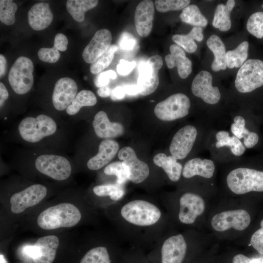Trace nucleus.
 Returning <instances> with one entry per match:
<instances>
[{"label": "nucleus", "instance_id": "58836bf2", "mask_svg": "<svg viewBox=\"0 0 263 263\" xmlns=\"http://www.w3.org/2000/svg\"><path fill=\"white\" fill-rule=\"evenodd\" d=\"M17 4L10 0H0V20L6 25H13L16 20Z\"/></svg>", "mask_w": 263, "mask_h": 263}, {"label": "nucleus", "instance_id": "393cba45", "mask_svg": "<svg viewBox=\"0 0 263 263\" xmlns=\"http://www.w3.org/2000/svg\"><path fill=\"white\" fill-rule=\"evenodd\" d=\"M53 19V13L48 3H36L28 11V23L35 31L46 29L50 25Z\"/></svg>", "mask_w": 263, "mask_h": 263}, {"label": "nucleus", "instance_id": "4468645a", "mask_svg": "<svg viewBox=\"0 0 263 263\" xmlns=\"http://www.w3.org/2000/svg\"><path fill=\"white\" fill-rule=\"evenodd\" d=\"M249 213L242 209L224 211L215 215L211 224L216 231L223 232L233 228L242 231L246 228L250 224Z\"/></svg>", "mask_w": 263, "mask_h": 263}, {"label": "nucleus", "instance_id": "2f4dec72", "mask_svg": "<svg viewBox=\"0 0 263 263\" xmlns=\"http://www.w3.org/2000/svg\"><path fill=\"white\" fill-rule=\"evenodd\" d=\"M98 3L97 0H69L66 2V8L75 21L82 22L86 12L95 7Z\"/></svg>", "mask_w": 263, "mask_h": 263}, {"label": "nucleus", "instance_id": "4d7b16f0", "mask_svg": "<svg viewBox=\"0 0 263 263\" xmlns=\"http://www.w3.org/2000/svg\"><path fill=\"white\" fill-rule=\"evenodd\" d=\"M112 90L107 85L100 87L97 90V93L99 96L102 97L110 96Z\"/></svg>", "mask_w": 263, "mask_h": 263}, {"label": "nucleus", "instance_id": "13d9d810", "mask_svg": "<svg viewBox=\"0 0 263 263\" xmlns=\"http://www.w3.org/2000/svg\"><path fill=\"white\" fill-rule=\"evenodd\" d=\"M7 61L5 56L0 55V77L4 75L6 71Z\"/></svg>", "mask_w": 263, "mask_h": 263}, {"label": "nucleus", "instance_id": "6ab92c4d", "mask_svg": "<svg viewBox=\"0 0 263 263\" xmlns=\"http://www.w3.org/2000/svg\"><path fill=\"white\" fill-rule=\"evenodd\" d=\"M112 36L107 29L97 30L84 49L82 57L87 63L92 64L102 55L111 45Z\"/></svg>", "mask_w": 263, "mask_h": 263}, {"label": "nucleus", "instance_id": "f3484780", "mask_svg": "<svg viewBox=\"0 0 263 263\" xmlns=\"http://www.w3.org/2000/svg\"><path fill=\"white\" fill-rule=\"evenodd\" d=\"M195 127L187 125L179 130L171 141L169 151L177 160L184 159L191 151L197 136Z\"/></svg>", "mask_w": 263, "mask_h": 263}, {"label": "nucleus", "instance_id": "ea45409f", "mask_svg": "<svg viewBox=\"0 0 263 263\" xmlns=\"http://www.w3.org/2000/svg\"><path fill=\"white\" fill-rule=\"evenodd\" d=\"M120 263H150L142 249L131 246L125 249Z\"/></svg>", "mask_w": 263, "mask_h": 263}, {"label": "nucleus", "instance_id": "49530a36", "mask_svg": "<svg viewBox=\"0 0 263 263\" xmlns=\"http://www.w3.org/2000/svg\"><path fill=\"white\" fill-rule=\"evenodd\" d=\"M136 44L135 38L131 34L125 32L121 35L119 40V48L125 51L133 50Z\"/></svg>", "mask_w": 263, "mask_h": 263}, {"label": "nucleus", "instance_id": "412c9836", "mask_svg": "<svg viewBox=\"0 0 263 263\" xmlns=\"http://www.w3.org/2000/svg\"><path fill=\"white\" fill-rule=\"evenodd\" d=\"M154 16L153 2L145 0L136 6L134 13V23L138 35L146 37L150 33Z\"/></svg>", "mask_w": 263, "mask_h": 263}, {"label": "nucleus", "instance_id": "aec40b11", "mask_svg": "<svg viewBox=\"0 0 263 263\" xmlns=\"http://www.w3.org/2000/svg\"><path fill=\"white\" fill-rule=\"evenodd\" d=\"M59 240L55 235H47L39 238L33 245L34 263H52L54 261Z\"/></svg>", "mask_w": 263, "mask_h": 263}, {"label": "nucleus", "instance_id": "f257e3e1", "mask_svg": "<svg viewBox=\"0 0 263 263\" xmlns=\"http://www.w3.org/2000/svg\"><path fill=\"white\" fill-rule=\"evenodd\" d=\"M107 213L121 240L144 250L152 248L166 231L167 217L159 201L151 197L123 199Z\"/></svg>", "mask_w": 263, "mask_h": 263}, {"label": "nucleus", "instance_id": "864d4df0", "mask_svg": "<svg viewBox=\"0 0 263 263\" xmlns=\"http://www.w3.org/2000/svg\"><path fill=\"white\" fill-rule=\"evenodd\" d=\"M9 96L8 92L5 85L0 82V106L1 108Z\"/></svg>", "mask_w": 263, "mask_h": 263}, {"label": "nucleus", "instance_id": "5fc2aeb1", "mask_svg": "<svg viewBox=\"0 0 263 263\" xmlns=\"http://www.w3.org/2000/svg\"><path fill=\"white\" fill-rule=\"evenodd\" d=\"M123 87L126 94L129 95H135L139 93V89L137 84L126 85Z\"/></svg>", "mask_w": 263, "mask_h": 263}, {"label": "nucleus", "instance_id": "6e6d98bb", "mask_svg": "<svg viewBox=\"0 0 263 263\" xmlns=\"http://www.w3.org/2000/svg\"><path fill=\"white\" fill-rule=\"evenodd\" d=\"M232 263H251V259L243 254H239L233 257Z\"/></svg>", "mask_w": 263, "mask_h": 263}, {"label": "nucleus", "instance_id": "a18cd8bd", "mask_svg": "<svg viewBox=\"0 0 263 263\" xmlns=\"http://www.w3.org/2000/svg\"><path fill=\"white\" fill-rule=\"evenodd\" d=\"M261 227L252 235L250 244L259 253L263 254V219L260 223Z\"/></svg>", "mask_w": 263, "mask_h": 263}, {"label": "nucleus", "instance_id": "9b49d317", "mask_svg": "<svg viewBox=\"0 0 263 263\" xmlns=\"http://www.w3.org/2000/svg\"><path fill=\"white\" fill-rule=\"evenodd\" d=\"M162 66V58L157 55L139 64L137 85L141 95H148L156 90L159 85L158 72Z\"/></svg>", "mask_w": 263, "mask_h": 263}, {"label": "nucleus", "instance_id": "423d86ee", "mask_svg": "<svg viewBox=\"0 0 263 263\" xmlns=\"http://www.w3.org/2000/svg\"><path fill=\"white\" fill-rule=\"evenodd\" d=\"M121 239L116 237L89 248L79 263H120L125 249Z\"/></svg>", "mask_w": 263, "mask_h": 263}, {"label": "nucleus", "instance_id": "a878e982", "mask_svg": "<svg viewBox=\"0 0 263 263\" xmlns=\"http://www.w3.org/2000/svg\"><path fill=\"white\" fill-rule=\"evenodd\" d=\"M214 170L215 165L212 160L195 158L186 162L183 168L182 174L184 178L188 179L196 175L210 178L213 176Z\"/></svg>", "mask_w": 263, "mask_h": 263}, {"label": "nucleus", "instance_id": "2eb2a0df", "mask_svg": "<svg viewBox=\"0 0 263 263\" xmlns=\"http://www.w3.org/2000/svg\"><path fill=\"white\" fill-rule=\"evenodd\" d=\"M118 157L127 167L129 181L135 184L145 182L150 175L149 166L138 159L134 150L130 147H125L119 150Z\"/></svg>", "mask_w": 263, "mask_h": 263}, {"label": "nucleus", "instance_id": "e433bc0d", "mask_svg": "<svg viewBox=\"0 0 263 263\" xmlns=\"http://www.w3.org/2000/svg\"><path fill=\"white\" fill-rule=\"evenodd\" d=\"M104 173L107 175L114 176L116 183L125 185L129 180V172L127 167L122 161H116L107 165L104 169Z\"/></svg>", "mask_w": 263, "mask_h": 263}, {"label": "nucleus", "instance_id": "79ce46f5", "mask_svg": "<svg viewBox=\"0 0 263 263\" xmlns=\"http://www.w3.org/2000/svg\"><path fill=\"white\" fill-rule=\"evenodd\" d=\"M189 0H156L154 1L156 10L161 13L183 10L190 3Z\"/></svg>", "mask_w": 263, "mask_h": 263}, {"label": "nucleus", "instance_id": "39448f33", "mask_svg": "<svg viewBox=\"0 0 263 263\" xmlns=\"http://www.w3.org/2000/svg\"><path fill=\"white\" fill-rule=\"evenodd\" d=\"M229 188L236 194L263 191V171L246 168L231 171L226 177Z\"/></svg>", "mask_w": 263, "mask_h": 263}, {"label": "nucleus", "instance_id": "603ef678", "mask_svg": "<svg viewBox=\"0 0 263 263\" xmlns=\"http://www.w3.org/2000/svg\"><path fill=\"white\" fill-rule=\"evenodd\" d=\"M126 94L123 87L117 86L112 90L110 97L113 100H119L123 99Z\"/></svg>", "mask_w": 263, "mask_h": 263}, {"label": "nucleus", "instance_id": "37998d69", "mask_svg": "<svg viewBox=\"0 0 263 263\" xmlns=\"http://www.w3.org/2000/svg\"><path fill=\"white\" fill-rule=\"evenodd\" d=\"M38 55L41 60L50 63L57 62L60 56L59 51L54 47L41 48L38 50Z\"/></svg>", "mask_w": 263, "mask_h": 263}, {"label": "nucleus", "instance_id": "c85d7f7f", "mask_svg": "<svg viewBox=\"0 0 263 263\" xmlns=\"http://www.w3.org/2000/svg\"><path fill=\"white\" fill-rule=\"evenodd\" d=\"M207 45L214 56L211 65L212 70L215 72L225 70L226 52L225 45L220 37L216 35H211L207 40Z\"/></svg>", "mask_w": 263, "mask_h": 263}, {"label": "nucleus", "instance_id": "7ed1b4c3", "mask_svg": "<svg viewBox=\"0 0 263 263\" xmlns=\"http://www.w3.org/2000/svg\"><path fill=\"white\" fill-rule=\"evenodd\" d=\"M81 218V212L75 206L62 203L42 211L38 217L37 224L45 230L71 227L79 223Z\"/></svg>", "mask_w": 263, "mask_h": 263}, {"label": "nucleus", "instance_id": "9d476101", "mask_svg": "<svg viewBox=\"0 0 263 263\" xmlns=\"http://www.w3.org/2000/svg\"><path fill=\"white\" fill-rule=\"evenodd\" d=\"M190 106L189 98L182 93H177L157 103L154 113L159 119L171 121L187 116Z\"/></svg>", "mask_w": 263, "mask_h": 263}, {"label": "nucleus", "instance_id": "bf43d9fd", "mask_svg": "<svg viewBox=\"0 0 263 263\" xmlns=\"http://www.w3.org/2000/svg\"><path fill=\"white\" fill-rule=\"evenodd\" d=\"M252 263H263V258L258 259H252Z\"/></svg>", "mask_w": 263, "mask_h": 263}, {"label": "nucleus", "instance_id": "4c0bfd02", "mask_svg": "<svg viewBox=\"0 0 263 263\" xmlns=\"http://www.w3.org/2000/svg\"><path fill=\"white\" fill-rule=\"evenodd\" d=\"M117 50L118 47L116 45H111L102 55L91 64L90 68L91 72L94 74H98L108 67Z\"/></svg>", "mask_w": 263, "mask_h": 263}, {"label": "nucleus", "instance_id": "de8ad7c7", "mask_svg": "<svg viewBox=\"0 0 263 263\" xmlns=\"http://www.w3.org/2000/svg\"><path fill=\"white\" fill-rule=\"evenodd\" d=\"M116 78V73L112 70L100 73L94 80L96 87L100 88L107 85L110 79H114Z\"/></svg>", "mask_w": 263, "mask_h": 263}, {"label": "nucleus", "instance_id": "bb28decb", "mask_svg": "<svg viewBox=\"0 0 263 263\" xmlns=\"http://www.w3.org/2000/svg\"><path fill=\"white\" fill-rule=\"evenodd\" d=\"M153 160L155 165L163 169L170 181L177 182L180 180L183 167L173 156L159 153L154 156Z\"/></svg>", "mask_w": 263, "mask_h": 263}, {"label": "nucleus", "instance_id": "20e7f679", "mask_svg": "<svg viewBox=\"0 0 263 263\" xmlns=\"http://www.w3.org/2000/svg\"><path fill=\"white\" fill-rule=\"evenodd\" d=\"M57 129V124L54 119L44 114L36 117H26L18 126L20 137L29 143H38L43 138L55 134Z\"/></svg>", "mask_w": 263, "mask_h": 263}, {"label": "nucleus", "instance_id": "473e14b6", "mask_svg": "<svg viewBox=\"0 0 263 263\" xmlns=\"http://www.w3.org/2000/svg\"><path fill=\"white\" fill-rule=\"evenodd\" d=\"M97 99L94 93L83 90L78 92L71 104L66 109L69 115L77 114L83 107L93 106L96 104Z\"/></svg>", "mask_w": 263, "mask_h": 263}, {"label": "nucleus", "instance_id": "3c124183", "mask_svg": "<svg viewBox=\"0 0 263 263\" xmlns=\"http://www.w3.org/2000/svg\"><path fill=\"white\" fill-rule=\"evenodd\" d=\"M258 135L254 132H249L244 137V143L247 148L254 147L258 143Z\"/></svg>", "mask_w": 263, "mask_h": 263}, {"label": "nucleus", "instance_id": "c9c22d12", "mask_svg": "<svg viewBox=\"0 0 263 263\" xmlns=\"http://www.w3.org/2000/svg\"><path fill=\"white\" fill-rule=\"evenodd\" d=\"M217 141L216 147L220 148L225 146L230 148L232 153L236 156H241L245 150L244 146L241 141L235 136H229L228 132L221 131L218 132L216 135Z\"/></svg>", "mask_w": 263, "mask_h": 263}, {"label": "nucleus", "instance_id": "5701e85b", "mask_svg": "<svg viewBox=\"0 0 263 263\" xmlns=\"http://www.w3.org/2000/svg\"><path fill=\"white\" fill-rule=\"evenodd\" d=\"M119 148L117 142L113 139L103 140L99 145L97 154L88 161V168L92 170L100 169L114 158L119 150Z\"/></svg>", "mask_w": 263, "mask_h": 263}, {"label": "nucleus", "instance_id": "7c9ffc66", "mask_svg": "<svg viewBox=\"0 0 263 263\" xmlns=\"http://www.w3.org/2000/svg\"><path fill=\"white\" fill-rule=\"evenodd\" d=\"M202 27H194L187 35L175 34L172 36V40L188 53L196 51L197 45L194 39L201 41L203 39Z\"/></svg>", "mask_w": 263, "mask_h": 263}, {"label": "nucleus", "instance_id": "a19ab883", "mask_svg": "<svg viewBox=\"0 0 263 263\" xmlns=\"http://www.w3.org/2000/svg\"><path fill=\"white\" fill-rule=\"evenodd\" d=\"M246 28L247 31L258 38H263V12H257L248 18Z\"/></svg>", "mask_w": 263, "mask_h": 263}, {"label": "nucleus", "instance_id": "dca6fc26", "mask_svg": "<svg viewBox=\"0 0 263 263\" xmlns=\"http://www.w3.org/2000/svg\"><path fill=\"white\" fill-rule=\"evenodd\" d=\"M212 76L207 71L199 72L193 80L191 91L196 96L201 98L205 102L215 104L221 98V93L217 87L212 85Z\"/></svg>", "mask_w": 263, "mask_h": 263}, {"label": "nucleus", "instance_id": "f03ea898", "mask_svg": "<svg viewBox=\"0 0 263 263\" xmlns=\"http://www.w3.org/2000/svg\"><path fill=\"white\" fill-rule=\"evenodd\" d=\"M188 249L187 241L183 234L168 235L165 232L147 256L150 263H183Z\"/></svg>", "mask_w": 263, "mask_h": 263}, {"label": "nucleus", "instance_id": "ddd939ff", "mask_svg": "<svg viewBox=\"0 0 263 263\" xmlns=\"http://www.w3.org/2000/svg\"><path fill=\"white\" fill-rule=\"evenodd\" d=\"M47 193L46 187L36 184L13 194L10 199L11 210L14 214H19L27 208L34 206L45 197Z\"/></svg>", "mask_w": 263, "mask_h": 263}, {"label": "nucleus", "instance_id": "4be33fe9", "mask_svg": "<svg viewBox=\"0 0 263 263\" xmlns=\"http://www.w3.org/2000/svg\"><path fill=\"white\" fill-rule=\"evenodd\" d=\"M92 125L96 136L104 139L117 137L124 132L122 124L111 122L107 113L102 111L95 114Z\"/></svg>", "mask_w": 263, "mask_h": 263}, {"label": "nucleus", "instance_id": "6e6552de", "mask_svg": "<svg viewBox=\"0 0 263 263\" xmlns=\"http://www.w3.org/2000/svg\"><path fill=\"white\" fill-rule=\"evenodd\" d=\"M34 64L27 57H18L12 66L8 75L9 84L16 94H24L29 92L34 84Z\"/></svg>", "mask_w": 263, "mask_h": 263}, {"label": "nucleus", "instance_id": "f8f14e48", "mask_svg": "<svg viewBox=\"0 0 263 263\" xmlns=\"http://www.w3.org/2000/svg\"><path fill=\"white\" fill-rule=\"evenodd\" d=\"M177 218L179 223L190 225L205 210V203L199 195L190 192L182 194L177 201Z\"/></svg>", "mask_w": 263, "mask_h": 263}, {"label": "nucleus", "instance_id": "c756f323", "mask_svg": "<svg viewBox=\"0 0 263 263\" xmlns=\"http://www.w3.org/2000/svg\"><path fill=\"white\" fill-rule=\"evenodd\" d=\"M235 5L234 0H228L225 4H219L215 9L212 25L221 31L226 32L231 26L230 15Z\"/></svg>", "mask_w": 263, "mask_h": 263}, {"label": "nucleus", "instance_id": "72a5a7b5", "mask_svg": "<svg viewBox=\"0 0 263 263\" xmlns=\"http://www.w3.org/2000/svg\"><path fill=\"white\" fill-rule=\"evenodd\" d=\"M249 43L244 41L237 48L228 51L226 53V66L229 69L240 68L248 56Z\"/></svg>", "mask_w": 263, "mask_h": 263}, {"label": "nucleus", "instance_id": "f704fd0d", "mask_svg": "<svg viewBox=\"0 0 263 263\" xmlns=\"http://www.w3.org/2000/svg\"><path fill=\"white\" fill-rule=\"evenodd\" d=\"M180 18L182 21L195 27H205L208 23L199 7L194 4L188 5L185 7L180 15Z\"/></svg>", "mask_w": 263, "mask_h": 263}, {"label": "nucleus", "instance_id": "09e8293b", "mask_svg": "<svg viewBox=\"0 0 263 263\" xmlns=\"http://www.w3.org/2000/svg\"><path fill=\"white\" fill-rule=\"evenodd\" d=\"M135 61H128L124 59H121L117 66V71L121 75H127L133 69L135 66Z\"/></svg>", "mask_w": 263, "mask_h": 263}, {"label": "nucleus", "instance_id": "a211bd4d", "mask_svg": "<svg viewBox=\"0 0 263 263\" xmlns=\"http://www.w3.org/2000/svg\"><path fill=\"white\" fill-rule=\"evenodd\" d=\"M75 81L68 77H62L56 83L52 94V103L55 108L62 111L71 104L77 94Z\"/></svg>", "mask_w": 263, "mask_h": 263}, {"label": "nucleus", "instance_id": "8fccbe9b", "mask_svg": "<svg viewBox=\"0 0 263 263\" xmlns=\"http://www.w3.org/2000/svg\"><path fill=\"white\" fill-rule=\"evenodd\" d=\"M68 44V39L64 34L58 33L55 36L53 47L58 51L62 52L66 51Z\"/></svg>", "mask_w": 263, "mask_h": 263}, {"label": "nucleus", "instance_id": "052dcab7", "mask_svg": "<svg viewBox=\"0 0 263 263\" xmlns=\"http://www.w3.org/2000/svg\"><path fill=\"white\" fill-rule=\"evenodd\" d=\"M150 102H154V100H150Z\"/></svg>", "mask_w": 263, "mask_h": 263}, {"label": "nucleus", "instance_id": "b1692460", "mask_svg": "<svg viewBox=\"0 0 263 263\" xmlns=\"http://www.w3.org/2000/svg\"><path fill=\"white\" fill-rule=\"evenodd\" d=\"M170 54L166 56L165 61L169 69L176 67L179 76L185 79L192 72V63L186 56L183 48L177 44H172L169 47Z\"/></svg>", "mask_w": 263, "mask_h": 263}, {"label": "nucleus", "instance_id": "0eeeda50", "mask_svg": "<svg viewBox=\"0 0 263 263\" xmlns=\"http://www.w3.org/2000/svg\"><path fill=\"white\" fill-rule=\"evenodd\" d=\"M263 85V61L257 59L245 61L239 69L235 80L237 90L251 92Z\"/></svg>", "mask_w": 263, "mask_h": 263}, {"label": "nucleus", "instance_id": "cd10ccee", "mask_svg": "<svg viewBox=\"0 0 263 263\" xmlns=\"http://www.w3.org/2000/svg\"><path fill=\"white\" fill-rule=\"evenodd\" d=\"M93 192L97 197L108 199L111 206L124 198L126 190L124 185L110 183L95 186Z\"/></svg>", "mask_w": 263, "mask_h": 263}, {"label": "nucleus", "instance_id": "1a4fd4ad", "mask_svg": "<svg viewBox=\"0 0 263 263\" xmlns=\"http://www.w3.org/2000/svg\"><path fill=\"white\" fill-rule=\"evenodd\" d=\"M35 168L39 172L56 181L68 179L72 173V166L65 157L53 154L39 155L35 160Z\"/></svg>", "mask_w": 263, "mask_h": 263}, {"label": "nucleus", "instance_id": "c03bdc74", "mask_svg": "<svg viewBox=\"0 0 263 263\" xmlns=\"http://www.w3.org/2000/svg\"><path fill=\"white\" fill-rule=\"evenodd\" d=\"M234 122L231 125V132L239 139L244 138V136L249 132V131L245 128L244 118L241 116L237 115L234 117Z\"/></svg>", "mask_w": 263, "mask_h": 263}]
</instances>
